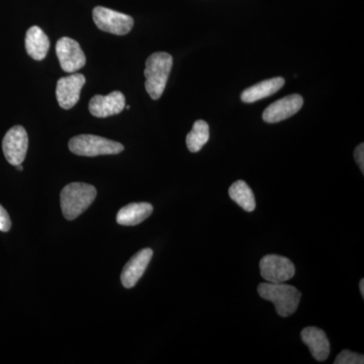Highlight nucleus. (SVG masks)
Listing matches in <instances>:
<instances>
[{"instance_id": "1", "label": "nucleus", "mask_w": 364, "mask_h": 364, "mask_svg": "<svg viewBox=\"0 0 364 364\" xmlns=\"http://www.w3.org/2000/svg\"><path fill=\"white\" fill-rule=\"evenodd\" d=\"M97 198V188L83 182H72L62 189L60 196L62 212L68 221L85 213Z\"/></svg>"}, {"instance_id": "2", "label": "nucleus", "mask_w": 364, "mask_h": 364, "mask_svg": "<svg viewBox=\"0 0 364 364\" xmlns=\"http://www.w3.org/2000/svg\"><path fill=\"white\" fill-rule=\"evenodd\" d=\"M173 65V58L168 53L157 52L146 61L145 87L148 95L154 100H159L166 87L167 81Z\"/></svg>"}, {"instance_id": "3", "label": "nucleus", "mask_w": 364, "mask_h": 364, "mask_svg": "<svg viewBox=\"0 0 364 364\" xmlns=\"http://www.w3.org/2000/svg\"><path fill=\"white\" fill-rule=\"evenodd\" d=\"M258 294L261 298L274 304L275 310L282 317L293 315L301 301V294L293 286L279 282H264L258 286Z\"/></svg>"}, {"instance_id": "4", "label": "nucleus", "mask_w": 364, "mask_h": 364, "mask_svg": "<svg viewBox=\"0 0 364 364\" xmlns=\"http://www.w3.org/2000/svg\"><path fill=\"white\" fill-rule=\"evenodd\" d=\"M69 149L78 156L97 157L100 155H116L123 152L121 143L95 135H79L69 141Z\"/></svg>"}, {"instance_id": "5", "label": "nucleus", "mask_w": 364, "mask_h": 364, "mask_svg": "<svg viewBox=\"0 0 364 364\" xmlns=\"http://www.w3.org/2000/svg\"><path fill=\"white\" fill-rule=\"evenodd\" d=\"M92 18L100 31L112 33V35H127L131 32L134 26V20L132 16L104 6L95 7Z\"/></svg>"}, {"instance_id": "6", "label": "nucleus", "mask_w": 364, "mask_h": 364, "mask_svg": "<svg viewBox=\"0 0 364 364\" xmlns=\"http://www.w3.org/2000/svg\"><path fill=\"white\" fill-rule=\"evenodd\" d=\"M260 273L267 282L279 284L293 279L296 267L289 258L269 254L260 260Z\"/></svg>"}, {"instance_id": "7", "label": "nucleus", "mask_w": 364, "mask_h": 364, "mask_svg": "<svg viewBox=\"0 0 364 364\" xmlns=\"http://www.w3.org/2000/svg\"><path fill=\"white\" fill-rule=\"evenodd\" d=\"M28 148V136L25 128L14 126L7 131L2 141V150L9 164L16 166L25 160Z\"/></svg>"}, {"instance_id": "8", "label": "nucleus", "mask_w": 364, "mask_h": 364, "mask_svg": "<svg viewBox=\"0 0 364 364\" xmlns=\"http://www.w3.org/2000/svg\"><path fill=\"white\" fill-rule=\"evenodd\" d=\"M56 54L62 70L75 73L85 67L86 57L79 43L70 38L63 37L57 42Z\"/></svg>"}, {"instance_id": "9", "label": "nucleus", "mask_w": 364, "mask_h": 364, "mask_svg": "<svg viewBox=\"0 0 364 364\" xmlns=\"http://www.w3.org/2000/svg\"><path fill=\"white\" fill-rule=\"evenodd\" d=\"M85 82V75L79 73H73L72 75L59 79L57 82L56 97L57 102L62 109H70L77 104L81 90Z\"/></svg>"}, {"instance_id": "10", "label": "nucleus", "mask_w": 364, "mask_h": 364, "mask_svg": "<svg viewBox=\"0 0 364 364\" xmlns=\"http://www.w3.org/2000/svg\"><path fill=\"white\" fill-rule=\"evenodd\" d=\"M303 97L299 95H291L273 102L263 112V121L268 124L279 123L289 119L301 109Z\"/></svg>"}, {"instance_id": "11", "label": "nucleus", "mask_w": 364, "mask_h": 364, "mask_svg": "<svg viewBox=\"0 0 364 364\" xmlns=\"http://www.w3.org/2000/svg\"><path fill=\"white\" fill-rule=\"evenodd\" d=\"M126 107V98L121 91H112L109 95H95L90 102V112L92 116L105 119L114 116L124 111Z\"/></svg>"}, {"instance_id": "12", "label": "nucleus", "mask_w": 364, "mask_h": 364, "mask_svg": "<svg viewBox=\"0 0 364 364\" xmlns=\"http://www.w3.org/2000/svg\"><path fill=\"white\" fill-rule=\"evenodd\" d=\"M152 256V249L145 248L139 251L129 260L121 274L122 284L126 289H132L136 286V282L143 277L144 272L147 269Z\"/></svg>"}, {"instance_id": "13", "label": "nucleus", "mask_w": 364, "mask_h": 364, "mask_svg": "<svg viewBox=\"0 0 364 364\" xmlns=\"http://www.w3.org/2000/svg\"><path fill=\"white\" fill-rule=\"evenodd\" d=\"M301 337L316 360L325 361L328 358L330 342L325 331L317 327H306L301 331Z\"/></svg>"}, {"instance_id": "14", "label": "nucleus", "mask_w": 364, "mask_h": 364, "mask_svg": "<svg viewBox=\"0 0 364 364\" xmlns=\"http://www.w3.org/2000/svg\"><path fill=\"white\" fill-rule=\"evenodd\" d=\"M49 49V38L42 28L38 26H31L26 35V50L28 56L37 61H42L47 56Z\"/></svg>"}, {"instance_id": "15", "label": "nucleus", "mask_w": 364, "mask_h": 364, "mask_svg": "<svg viewBox=\"0 0 364 364\" xmlns=\"http://www.w3.org/2000/svg\"><path fill=\"white\" fill-rule=\"evenodd\" d=\"M153 213L152 205L148 203H133L124 205L117 215V224L136 226L145 221Z\"/></svg>"}, {"instance_id": "16", "label": "nucleus", "mask_w": 364, "mask_h": 364, "mask_svg": "<svg viewBox=\"0 0 364 364\" xmlns=\"http://www.w3.org/2000/svg\"><path fill=\"white\" fill-rule=\"evenodd\" d=\"M284 82L286 81L282 77H275L261 81L257 85L251 86V87L242 92V102L252 104V102H257V100L270 97V95L277 93L284 85Z\"/></svg>"}, {"instance_id": "17", "label": "nucleus", "mask_w": 364, "mask_h": 364, "mask_svg": "<svg viewBox=\"0 0 364 364\" xmlns=\"http://www.w3.org/2000/svg\"><path fill=\"white\" fill-rule=\"evenodd\" d=\"M229 196L239 207L246 212L251 213L255 210V196L252 189L245 181H238L232 184L229 188Z\"/></svg>"}, {"instance_id": "18", "label": "nucleus", "mask_w": 364, "mask_h": 364, "mask_svg": "<svg viewBox=\"0 0 364 364\" xmlns=\"http://www.w3.org/2000/svg\"><path fill=\"white\" fill-rule=\"evenodd\" d=\"M210 139V128L205 121H196L193 124V130L189 132L186 136V145L191 152L196 153L202 150L203 146Z\"/></svg>"}, {"instance_id": "19", "label": "nucleus", "mask_w": 364, "mask_h": 364, "mask_svg": "<svg viewBox=\"0 0 364 364\" xmlns=\"http://www.w3.org/2000/svg\"><path fill=\"white\" fill-rule=\"evenodd\" d=\"M335 364H363L364 358L360 354L349 350H343L336 358Z\"/></svg>"}, {"instance_id": "20", "label": "nucleus", "mask_w": 364, "mask_h": 364, "mask_svg": "<svg viewBox=\"0 0 364 364\" xmlns=\"http://www.w3.org/2000/svg\"><path fill=\"white\" fill-rule=\"evenodd\" d=\"M11 228V221L9 213L0 205V232H9Z\"/></svg>"}, {"instance_id": "21", "label": "nucleus", "mask_w": 364, "mask_h": 364, "mask_svg": "<svg viewBox=\"0 0 364 364\" xmlns=\"http://www.w3.org/2000/svg\"><path fill=\"white\" fill-rule=\"evenodd\" d=\"M354 158H355V161L358 163L359 168H360L361 172L364 171V145L363 144H360V145L358 146L355 151H354Z\"/></svg>"}, {"instance_id": "22", "label": "nucleus", "mask_w": 364, "mask_h": 364, "mask_svg": "<svg viewBox=\"0 0 364 364\" xmlns=\"http://www.w3.org/2000/svg\"><path fill=\"white\" fill-rule=\"evenodd\" d=\"M359 289H360L361 296L364 298V279L360 280V284H359Z\"/></svg>"}, {"instance_id": "23", "label": "nucleus", "mask_w": 364, "mask_h": 364, "mask_svg": "<svg viewBox=\"0 0 364 364\" xmlns=\"http://www.w3.org/2000/svg\"><path fill=\"white\" fill-rule=\"evenodd\" d=\"M16 169L20 170V171H23V166H21V164H20V165H16Z\"/></svg>"}]
</instances>
